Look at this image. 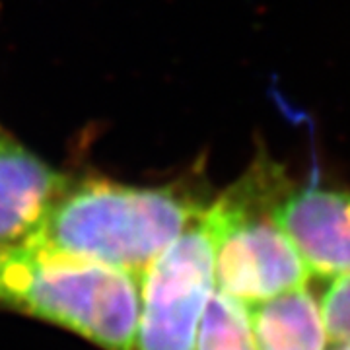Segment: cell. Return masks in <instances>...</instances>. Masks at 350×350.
Listing matches in <instances>:
<instances>
[{
  "instance_id": "cell-1",
  "label": "cell",
  "mask_w": 350,
  "mask_h": 350,
  "mask_svg": "<svg viewBox=\"0 0 350 350\" xmlns=\"http://www.w3.org/2000/svg\"><path fill=\"white\" fill-rule=\"evenodd\" d=\"M204 204L181 185L70 183L29 241L121 269L138 280Z\"/></svg>"
},
{
  "instance_id": "cell-2",
  "label": "cell",
  "mask_w": 350,
  "mask_h": 350,
  "mask_svg": "<svg viewBox=\"0 0 350 350\" xmlns=\"http://www.w3.org/2000/svg\"><path fill=\"white\" fill-rule=\"evenodd\" d=\"M0 301L105 350L137 349L140 280L39 241L2 247Z\"/></svg>"
},
{
  "instance_id": "cell-3",
  "label": "cell",
  "mask_w": 350,
  "mask_h": 350,
  "mask_svg": "<svg viewBox=\"0 0 350 350\" xmlns=\"http://www.w3.org/2000/svg\"><path fill=\"white\" fill-rule=\"evenodd\" d=\"M288 183L282 165L259 160L204 208L216 288L245 308L306 286L312 278L276 220L275 206Z\"/></svg>"
},
{
  "instance_id": "cell-4",
  "label": "cell",
  "mask_w": 350,
  "mask_h": 350,
  "mask_svg": "<svg viewBox=\"0 0 350 350\" xmlns=\"http://www.w3.org/2000/svg\"><path fill=\"white\" fill-rule=\"evenodd\" d=\"M204 208L140 280L135 350L197 349L200 319L216 288L214 243Z\"/></svg>"
},
{
  "instance_id": "cell-5",
  "label": "cell",
  "mask_w": 350,
  "mask_h": 350,
  "mask_svg": "<svg viewBox=\"0 0 350 350\" xmlns=\"http://www.w3.org/2000/svg\"><path fill=\"white\" fill-rule=\"evenodd\" d=\"M276 220L300 253L310 276L333 280L350 273V187L313 179L292 181L275 206Z\"/></svg>"
},
{
  "instance_id": "cell-6",
  "label": "cell",
  "mask_w": 350,
  "mask_h": 350,
  "mask_svg": "<svg viewBox=\"0 0 350 350\" xmlns=\"http://www.w3.org/2000/svg\"><path fill=\"white\" fill-rule=\"evenodd\" d=\"M68 185L63 174L0 131V245L36 238Z\"/></svg>"
},
{
  "instance_id": "cell-7",
  "label": "cell",
  "mask_w": 350,
  "mask_h": 350,
  "mask_svg": "<svg viewBox=\"0 0 350 350\" xmlns=\"http://www.w3.org/2000/svg\"><path fill=\"white\" fill-rule=\"evenodd\" d=\"M257 350H327L321 300L310 286L294 288L247 308Z\"/></svg>"
},
{
  "instance_id": "cell-8",
  "label": "cell",
  "mask_w": 350,
  "mask_h": 350,
  "mask_svg": "<svg viewBox=\"0 0 350 350\" xmlns=\"http://www.w3.org/2000/svg\"><path fill=\"white\" fill-rule=\"evenodd\" d=\"M195 350H257L247 308L214 288L200 319Z\"/></svg>"
},
{
  "instance_id": "cell-9",
  "label": "cell",
  "mask_w": 350,
  "mask_h": 350,
  "mask_svg": "<svg viewBox=\"0 0 350 350\" xmlns=\"http://www.w3.org/2000/svg\"><path fill=\"white\" fill-rule=\"evenodd\" d=\"M321 310L329 338L350 345V273L329 280L321 296Z\"/></svg>"
},
{
  "instance_id": "cell-10",
  "label": "cell",
  "mask_w": 350,
  "mask_h": 350,
  "mask_svg": "<svg viewBox=\"0 0 350 350\" xmlns=\"http://www.w3.org/2000/svg\"><path fill=\"white\" fill-rule=\"evenodd\" d=\"M327 350H350V345L349 342H335V340H331Z\"/></svg>"
},
{
  "instance_id": "cell-11",
  "label": "cell",
  "mask_w": 350,
  "mask_h": 350,
  "mask_svg": "<svg viewBox=\"0 0 350 350\" xmlns=\"http://www.w3.org/2000/svg\"><path fill=\"white\" fill-rule=\"evenodd\" d=\"M0 253H2V245H0Z\"/></svg>"
}]
</instances>
